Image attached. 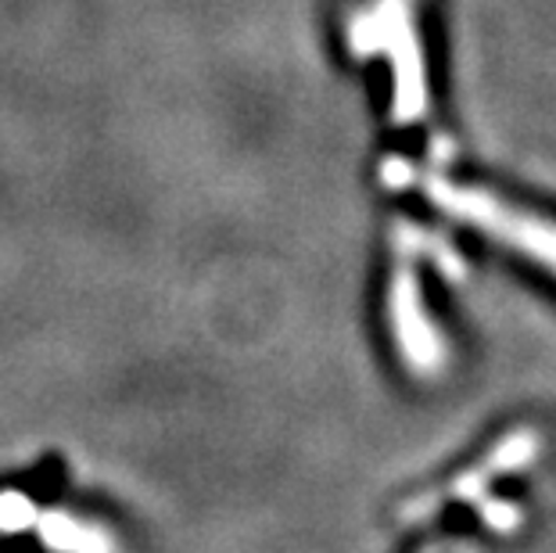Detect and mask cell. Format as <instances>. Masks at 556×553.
<instances>
[{"mask_svg":"<svg viewBox=\"0 0 556 553\" xmlns=\"http://www.w3.org/2000/svg\"><path fill=\"white\" fill-rule=\"evenodd\" d=\"M37 521H40V539L58 553H115L109 532H101V528H93V525H83L62 511H47Z\"/></svg>","mask_w":556,"mask_h":553,"instance_id":"obj_1","label":"cell"},{"mask_svg":"<svg viewBox=\"0 0 556 553\" xmlns=\"http://www.w3.org/2000/svg\"><path fill=\"white\" fill-rule=\"evenodd\" d=\"M29 521H37V511L26 497H15V492H4L0 497V528L4 532H22L29 528Z\"/></svg>","mask_w":556,"mask_h":553,"instance_id":"obj_2","label":"cell"}]
</instances>
